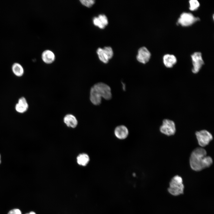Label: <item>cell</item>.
<instances>
[{
  "mask_svg": "<svg viewBox=\"0 0 214 214\" xmlns=\"http://www.w3.org/2000/svg\"><path fill=\"white\" fill-rule=\"evenodd\" d=\"M191 168L196 171H199L210 166L213 163L212 158L207 155V152L203 147L196 148L192 152L190 158Z\"/></svg>",
  "mask_w": 214,
  "mask_h": 214,
  "instance_id": "cell-1",
  "label": "cell"
},
{
  "mask_svg": "<svg viewBox=\"0 0 214 214\" xmlns=\"http://www.w3.org/2000/svg\"><path fill=\"white\" fill-rule=\"evenodd\" d=\"M112 97L111 89L110 87L103 82H99L94 84L91 88L90 100L94 105H98L101 103L102 98L109 100Z\"/></svg>",
  "mask_w": 214,
  "mask_h": 214,
  "instance_id": "cell-2",
  "label": "cell"
},
{
  "mask_svg": "<svg viewBox=\"0 0 214 214\" xmlns=\"http://www.w3.org/2000/svg\"><path fill=\"white\" fill-rule=\"evenodd\" d=\"M184 188L182 178L176 175L171 179L168 190L171 195L177 196L183 193Z\"/></svg>",
  "mask_w": 214,
  "mask_h": 214,
  "instance_id": "cell-3",
  "label": "cell"
},
{
  "mask_svg": "<svg viewBox=\"0 0 214 214\" xmlns=\"http://www.w3.org/2000/svg\"><path fill=\"white\" fill-rule=\"evenodd\" d=\"M195 134L198 144L202 147L208 145L213 139L211 133L205 130L196 131Z\"/></svg>",
  "mask_w": 214,
  "mask_h": 214,
  "instance_id": "cell-4",
  "label": "cell"
},
{
  "mask_svg": "<svg viewBox=\"0 0 214 214\" xmlns=\"http://www.w3.org/2000/svg\"><path fill=\"white\" fill-rule=\"evenodd\" d=\"M160 132L167 136L174 135L175 133L176 129L174 122L173 121L168 119H164L162 125L160 128Z\"/></svg>",
  "mask_w": 214,
  "mask_h": 214,
  "instance_id": "cell-5",
  "label": "cell"
},
{
  "mask_svg": "<svg viewBox=\"0 0 214 214\" xmlns=\"http://www.w3.org/2000/svg\"><path fill=\"white\" fill-rule=\"evenodd\" d=\"M198 17H196L190 13L183 12L178 19V23L182 26H190L199 20Z\"/></svg>",
  "mask_w": 214,
  "mask_h": 214,
  "instance_id": "cell-6",
  "label": "cell"
},
{
  "mask_svg": "<svg viewBox=\"0 0 214 214\" xmlns=\"http://www.w3.org/2000/svg\"><path fill=\"white\" fill-rule=\"evenodd\" d=\"M97 53L99 59L105 64L108 63L113 55V50L110 47H105L103 48H99Z\"/></svg>",
  "mask_w": 214,
  "mask_h": 214,
  "instance_id": "cell-7",
  "label": "cell"
},
{
  "mask_svg": "<svg viewBox=\"0 0 214 214\" xmlns=\"http://www.w3.org/2000/svg\"><path fill=\"white\" fill-rule=\"evenodd\" d=\"M191 60L193 66L192 71L196 74L200 71L204 62L200 52H196L191 55Z\"/></svg>",
  "mask_w": 214,
  "mask_h": 214,
  "instance_id": "cell-8",
  "label": "cell"
},
{
  "mask_svg": "<svg viewBox=\"0 0 214 214\" xmlns=\"http://www.w3.org/2000/svg\"><path fill=\"white\" fill-rule=\"evenodd\" d=\"M150 56V51L146 48L143 47L139 49L136 59L139 62L145 64L149 61Z\"/></svg>",
  "mask_w": 214,
  "mask_h": 214,
  "instance_id": "cell-9",
  "label": "cell"
},
{
  "mask_svg": "<svg viewBox=\"0 0 214 214\" xmlns=\"http://www.w3.org/2000/svg\"><path fill=\"white\" fill-rule=\"evenodd\" d=\"M28 108L29 104L26 99L24 97H21L19 98L18 103L15 106L16 111L21 114L26 112Z\"/></svg>",
  "mask_w": 214,
  "mask_h": 214,
  "instance_id": "cell-10",
  "label": "cell"
},
{
  "mask_svg": "<svg viewBox=\"0 0 214 214\" xmlns=\"http://www.w3.org/2000/svg\"><path fill=\"white\" fill-rule=\"evenodd\" d=\"M114 133L117 138L120 139H123L127 137L129 132L128 129L125 126L120 125L115 128Z\"/></svg>",
  "mask_w": 214,
  "mask_h": 214,
  "instance_id": "cell-11",
  "label": "cell"
},
{
  "mask_svg": "<svg viewBox=\"0 0 214 214\" xmlns=\"http://www.w3.org/2000/svg\"><path fill=\"white\" fill-rule=\"evenodd\" d=\"M94 25L101 29H103L108 25V21L106 16L104 14H100L93 19Z\"/></svg>",
  "mask_w": 214,
  "mask_h": 214,
  "instance_id": "cell-12",
  "label": "cell"
},
{
  "mask_svg": "<svg viewBox=\"0 0 214 214\" xmlns=\"http://www.w3.org/2000/svg\"><path fill=\"white\" fill-rule=\"evenodd\" d=\"M177 62L176 57L173 55L166 54L163 57V62L167 68H171L173 67Z\"/></svg>",
  "mask_w": 214,
  "mask_h": 214,
  "instance_id": "cell-13",
  "label": "cell"
},
{
  "mask_svg": "<svg viewBox=\"0 0 214 214\" xmlns=\"http://www.w3.org/2000/svg\"><path fill=\"white\" fill-rule=\"evenodd\" d=\"M64 122L66 125L69 127L74 128L78 124V121L76 117L71 114H66L64 117Z\"/></svg>",
  "mask_w": 214,
  "mask_h": 214,
  "instance_id": "cell-14",
  "label": "cell"
},
{
  "mask_svg": "<svg viewBox=\"0 0 214 214\" xmlns=\"http://www.w3.org/2000/svg\"><path fill=\"white\" fill-rule=\"evenodd\" d=\"M42 58L45 63L50 64L54 62L55 59V56L52 51L47 50L43 52L42 55Z\"/></svg>",
  "mask_w": 214,
  "mask_h": 214,
  "instance_id": "cell-15",
  "label": "cell"
},
{
  "mask_svg": "<svg viewBox=\"0 0 214 214\" xmlns=\"http://www.w3.org/2000/svg\"><path fill=\"white\" fill-rule=\"evenodd\" d=\"M12 70L13 74L17 77L22 76L24 73V69L23 67L18 62H15L12 64Z\"/></svg>",
  "mask_w": 214,
  "mask_h": 214,
  "instance_id": "cell-16",
  "label": "cell"
},
{
  "mask_svg": "<svg viewBox=\"0 0 214 214\" xmlns=\"http://www.w3.org/2000/svg\"><path fill=\"white\" fill-rule=\"evenodd\" d=\"M89 161V157L86 153L81 154L77 158V161L78 164L81 166H86Z\"/></svg>",
  "mask_w": 214,
  "mask_h": 214,
  "instance_id": "cell-17",
  "label": "cell"
},
{
  "mask_svg": "<svg viewBox=\"0 0 214 214\" xmlns=\"http://www.w3.org/2000/svg\"><path fill=\"white\" fill-rule=\"evenodd\" d=\"M189 3V9L191 11H194L197 10L200 6L199 3L196 0H190Z\"/></svg>",
  "mask_w": 214,
  "mask_h": 214,
  "instance_id": "cell-18",
  "label": "cell"
},
{
  "mask_svg": "<svg viewBox=\"0 0 214 214\" xmlns=\"http://www.w3.org/2000/svg\"><path fill=\"white\" fill-rule=\"evenodd\" d=\"M80 1L83 5L88 7H91L95 2L93 0H81Z\"/></svg>",
  "mask_w": 214,
  "mask_h": 214,
  "instance_id": "cell-19",
  "label": "cell"
},
{
  "mask_svg": "<svg viewBox=\"0 0 214 214\" xmlns=\"http://www.w3.org/2000/svg\"><path fill=\"white\" fill-rule=\"evenodd\" d=\"M8 214H22L20 210L17 209H15L11 210Z\"/></svg>",
  "mask_w": 214,
  "mask_h": 214,
  "instance_id": "cell-20",
  "label": "cell"
},
{
  "mask_svg": "<svg viewBox=\"0 0 214 214\" xmlns=\"http://www.w3.org/2000/svg\"><path fill=\"white\" fill-rule=\"evenodd\" d=\"M26 214H36L35 213H34V212H31L30 213H27Z\"/></svg>",
  "mask_w": 214,
  "mask_h": 214,
  "instance_id": "cell-21",
  "label": "cell"
},
{
  "mask_svg": "<svg viewBox=\"0 0 214 214\" xmlns=\"http://www.w3.org/2000/svg\"><path fill=\"white\" fill-rule=\"evenodd\" d=\"M1 155L0 153V165L1 164Z\"/></svg>",
  "mask_w": 214,
  "mask_h": 214,
  "instance_id": "cell-22",
  "label": "cell"
}]
</instances>
